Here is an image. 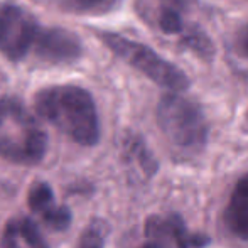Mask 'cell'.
I'll use <instances>...</instances> for the list:
<instances>
[{
    "mask_svg": "<svg viewBox=\"0 0 248 248\" xmlns=\"http://www.w3.org/2000/svg\"><path fill=\"white\" fill-rule=\"evenodd\" d=\"M39 29L36 17L20 5H0V52L7 59L22 61L32 49Z\"/></svg>",
    "mask_w": 248,
    "mask_h": 248,
    "instance_id": "cell-5",
    "label": "cell"
},
{
    "mask_svg": "<svg viewBox=\"0 0 248 248\" xmlns=\"http://www.w3.org/2000/svg\"><path fill=\"white\" fill-rule=\"evenodd\" d=\"M125 155H127V160L130 162V166L134 169H137V172L142 174L144 177H149L155 172V160H154L152 154L149 152V149L145 147V144L139 137H132L127 140Z\"/></svg>",
    "mask_w": 248,
    "mask_h": 248,
    "instance_id": "cell-11",
    "label": "cell"
},
{
    "mask_svg": "<svg viewBox=\"0 0 248 248\" xmlns=\"http://www.w3.org/2000/svg\"><path fill=\"white\" fill-rule=\"evenodd\" d=\"M140 248H166V245L164 243H160V242H157V240H150L149 243H145V245H142Z\"/></svg>",
    "mask_w": 248,
    "mask_h": 248,
    "instance_id": "cell-17",
    "label": "cell"
},
{
    "mask_svg": "<svg viewBox=\"0 0 248 248\" xmlns=\"http://www.w3.org/2000/svg\"><path fill=\"white\" fill-rule=\"evenodd\" d=\"M105 238H107V225L100 219H93L81 233L76 248H105Z\"/></svg>",
    "mask_w": 248,
    "mask_h": 248,
    "instance_id": "cell-13",
    "label": "cell"
},
{
    "mask_svg": "<svg viewBox=\"0 0 248 248\" xmlns=\"http://www.w3.org/2000/svg\"><path fill=\"white\" fill-rule=\"evenodd\" d=\"M157 26L164 34L184 32V22L177 0H162V5L157 12Z\"/></svg>",
    "mask_w": 248,
    "mask_h": 248,
    "instance_id": "cell-12",
    "label": "cell"
},
{
    "mask_svg": "<svg viewBox=\"0 0 248 248\" xmlns=\"http://www.w3.org/2000/svg\"><path fill=\"white\" fill-rule=\"evenodd\" d=\"M147 235L150 238L166 245L167 240L174 243L177 248H196L202 247L208 240L204 236L191 235L186 230L184 223L177 216H154L147 223Z\"/></svg>",
    "mask_w": 248,
    "mask_h": 248,
    "instance_id": "cell-8",
    "label": "cell"
},
{
    "mask_svg": "<svg viewBox=\"0 0 248 248\" xmlns=\"http://www.w3.org/2000/svg\"><path fill=\"white\" fill-rule=\"evenodd\" d=\"M184 44H186L187 47H191L194 52H199V54H211V43H209V39L204 36V34H201L199 31H191V32H187L186 36H184Z\"/></svg>",
    "mask_w": 248,
    "mask_h": 248,
    "instance_id": "cell-15",
    "label": "cell"
},
{
    "mask_svg": "<svg viewBox=\"0 0 248 248\" xmlns=\"http://www.w3.org/2000/svg\"><path fill=\"white\" fill-rule=\"evenodd\" d=\"M117 0H69L68 7L75 12H103Z\"/></svg>",
    "mask_w": 248,
    "mask_h": 248,
    "instance_id": "cell-14",
    "label": "cell"
},
{
    "mask_svg": "<svg viewBox=\"0 0 248 248\" xmlns=\"http://www.w3.org/2000/svg\"><path fill=\"white\" fill-rule=\"evenodd\" d=\"M27 202L51 230L62 232L71 225V211L66 206L56 202L54 193L47 183L34 184L27 194Z\"/></svg>",
    "mask_w": 248,
    "mask_h": 248,
    "instance_id": "cell-7",
    "label": "cell"
},
{
    "mask_svg": "<svg viewBox=\"0 0 248 248\" xmlns=\"http://www.w3.org/2000/svg\"><path fill=\"white\" fill-rule=\"evenodd\" d=\"M225 225L238 242L248 243V172L233 186L225 209Z\"/></svg>",
    "mask_w": 248,
    "mask_h": 248,
    "instance_id": "cell-9",
    "label": "cell"
},
{
    "mask_svg": "<svg viewBox=\"0 0 248 248\" xmlns=\"http://www.w3.org/2000/svg\"><path fill=\"white\" fill-rule=\"evenodd\" d=\"M236 47H238V51L245 58H248V26H245L240 31L238 37H236Z\"/></svg>",
    "mask_w": 248,
    "mask_h": 248,
    "instance_id": "cell-16",
    "label": "cell"
},
{
    "mask_svg": "<svg viewBox=\"0 0 248 248\" xmlns=\"http://www.w3.org/2000/svg\"><path fill=\"white\" fill-rule=\"evenodd\" d=\"M157 124L166 140L183 155H193L206 145L208 124L193 100L170 92L157 107Z\"/></svg>",
    "mask_w": 248,
    "mask_h": 248,
    "instance_id": "cell-3",
    "label": "cell"
},
{
    "mask_svg": "<svg viewBox=\"0 0 248 248\" xmlns=\"http://www.w3.org/2000/svg\"><path fill=\"white\" fill-rule=\"evenodd\" d=\"M44 120L79 145L98 144L100 120L93 96L75 85H56L41 90L34 100Z\"/></svg>",
    "mask_w": 248,
    "mask_h": 248,
    "instance_id": "cell-1",
    "label": "cell"
},
{
    "mask_svg": "<svg viewBox=\"0 0 248 248\" xmlns=\"http://www.w3.org/2000/svg\"><path fill=\"white\" fill-rule=\"evenodd\" d=\"M47 135L19 100L0 98V157L19 166L39 164L46 155Z\"/></svg>",
    "mask_w": 248,
    "mask_h": 248,
    "instance_id": "cell-2",
    "label": "cell"
},
{
    "mask_svg": "<svg viewBox=\"0 0 248 248\" xmlns=\"http://www.w3.org/2000/svg\"><path fill=\"white\" fill-rule=\"evenodd\" d=\"M32 47L37 58L47 64H69L83 52L79 37L62 27H41Z\"/></svg>",
    "mask_w": 248,
    "mask_h": 248,
    "instance_id": "cell-6",
    "label": "cell"
},
{
    "mask_svg": "<svg viewBox=\"0 0 248 248\" xmlns=\"http://www.w3.org/2000/svg\"><path fill=\"white\" fill-rule=\"evenodd\" d=\"M103 44L115 52L120 59H124L128 66L140 71L144 76L152 79L155 85L169 90V92H184L189 86L187 76L176 64L160 58L155 51H152L145 44L127 39L115 32H98Z\"/></svg>",
    "mask_w": 248,
    "mask_h": 248,
    "instance_id": "cell-4",
    "label": "cell"
},
{
    "mask_svg": "<svg viewBox=\"0 0 248 248\" xmlns=\"http://www.w3.org/2000/svg\"><path fill=\"white\" fill-rule=\"evenodd\" d=\"M0 248H49L39 228L27 218H14L5 225Z\"/></svg>",
    "mask_w": 248,
    "mask_h": 248,
    "instance_id": "cell-10",
    "label": "cell"
}]
</instances>
